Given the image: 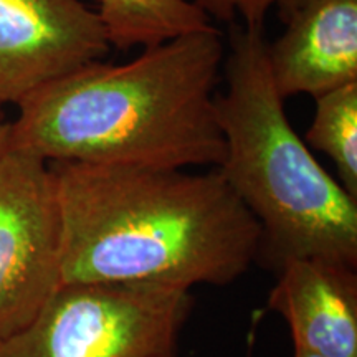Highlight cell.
<instances>
[{"label": "cell", "mask_w": 357, "mask_h": 357, "mask_svg": "<svg viewBox=\"0 0 357 357\" xmlns=\"http://www.w3.org/2000/svg\"><path fill=\"white\" fill-rule=\"evenodd\" d=\"M48 164L63 284L225 287L257 263L260 225L217 167Z\"/></svg>", "instance_id": "6da1fadb"}, {"label": "cell", "mask_w": 357, "mask_h": 357, "mask_svg": "<svg viewBox=\"0 0 357 357\" xmlns=\"http://www.w3.org/2000/svg\"><path fill=\"white\" fill-rule=\"evenodd\" d=\"M225 60L215 26L142 48L121 65L91 61L19 105L8 146L47 162L220 167L215 89Z\"/></svg>", "instance_id": "7a4b0ae2"}, {"label": "cell", "mask_w": 357, "mask_h": 357, "mask_svg": "<svg viewBox=\"0 0 357 357\" xmlns=\"http://www.w3.org/2000/svg\"><path fill=\"white\" fill-rule=\"evenodd\" d=\"M225 93L215 95L225 158L217 167L261 230L257 263L298 258L357 266V199L314 159L289 123L268 68L263 26L229 25Z\"/></svg>", "instance_id": "3957f363"}, {"label": "cell", "mask_w": 357, "mask_h": 357, "mask_svg": "<svg viewBox=\"0 0 357 357\" xmlns=\"http://www.w3.org/2000/svg\"><path fill=\"white\" fill-rule=\"evenodd\" d=\"M192 289L144 283H65L0 357H178Z\"/></svg>", "instance_id": "277c9868"}, {"label": "cell", "mask_w": 357, "mask_h": 357, "mask_svg": "<svg viewBox=\"0 0 357 357\" xmlns=\"http://www.w3.org/2000/svg\"><path fill=\"white\" fill-rule=\"evenodd\" d=\"M63 284L61 222L50 164L0 154V342L22 331Z\"/></svg>", "instance_id": "5b68a950"}, {"label": "cell", "mask_w": 357, "mask_h": 357, "mask_svg": "<svg viewBox=\"0 0 357 357\" xmlns=\"http://www.w3.org/2000/svg\"><path fill=\"white\" fill-rule=\"evenodd\" d=\"M105 25L82 0H0V106L108 53Z\"/></svg>", "instance_id": "8992f818"}, {"label": "cell", "mask_w": 357, "mask_h": 357, "mask_svg": "<svg viewBox=\"0 0 357 357\" xmlns=\"http://www.w3.org/2000/svg\"><path fill=\"white\" fill-rule=\"evenodd\" d=\"M266 45L270 75L280 96L318 98L357 82V0H307Z\"/></svg>", "instance_id": "52a82bcc"}, {"label": "cell", "mask_w": 357, "mask_h": 357, "mask_svg": "<svg viewBox=\"0 0 357 357\" xmlns=\"http://www.w3.org/2000/svg\"><path fill=\"white\" fill-rule=\"evenodd\" d=\"M357 266L298 258L278 271L268 310L287 321L294 349L357 357Z\"/></svg>", "instance_id": "ba28073f"}, {"label": "cell", "mask_w": 357, "mask_h": 357, "mask_svg": "<svg viewBox=\"0 0 357 357\" xmlns=\"http://www.w3.org/2000/svg\"><path fill=\"white\" fill-rule=\"evenodd\" d=\"M98 15L111 47H153L212 26L192 0H98Z\"/></svg>", "instance_id": "9c48e42d"}, {"label": "cell", "mask_w": 357, "mask_h": 357, "mask_svg": "<svg viewBox=\"0 0 357 357\" xmlns=\"http://www.w3.org/2000/svg\"><path fill=\"white\" fill-rule=\"evenodd\" d=\"M316 100L306 146L334 162L339 184L357 199V82L324 93Z\"/></svg>", "instance_id": "30bf717a"}, {"label": "cell", "mask_w": 357, "mask_h": 357, "mask_svg": "<svg viewBox=\"0 0 357 357\" xmlns=\"http://www.w3.org/2000/svg\"><path fill=\"white\" fill-rule=\"evenodd\" d=\"M208 19L225 24H240L247 26H263L268 12L278 8L281 19L287 20L294 10L305 6L307 0H192Z\"/></svg>", "instance_id": "8fae6325"}, {"label": "cell", "mask_w": 357, "mask_h": 357, "mask_svg": "<svg viewBox=\"0 0 357 357\" xmlns=\"http://www.w3.org/2000/svg\"><path fill=\"white\" fill-rule=\"evenodd\" d=\"M8 134H10V121H7L2 113H0V154L7 149Z\"/></svg>", "instance_id": "7c38bea8"}, {"label": "cell", "mask_w": 357, "mask_h": 357, "mask_svg": "<svg viewBox=\"0 0 357 357\" xmlns=\"http://www.w3.org/2000/svg\"><path fill=\"white\" fill-rule=\"evenodd\" d=\"M293 357H319V356H314V354H311V352H306V351L294 349V356Z\"/></svg>", "instance_id": "4fadbf2b"}]
</instances>
